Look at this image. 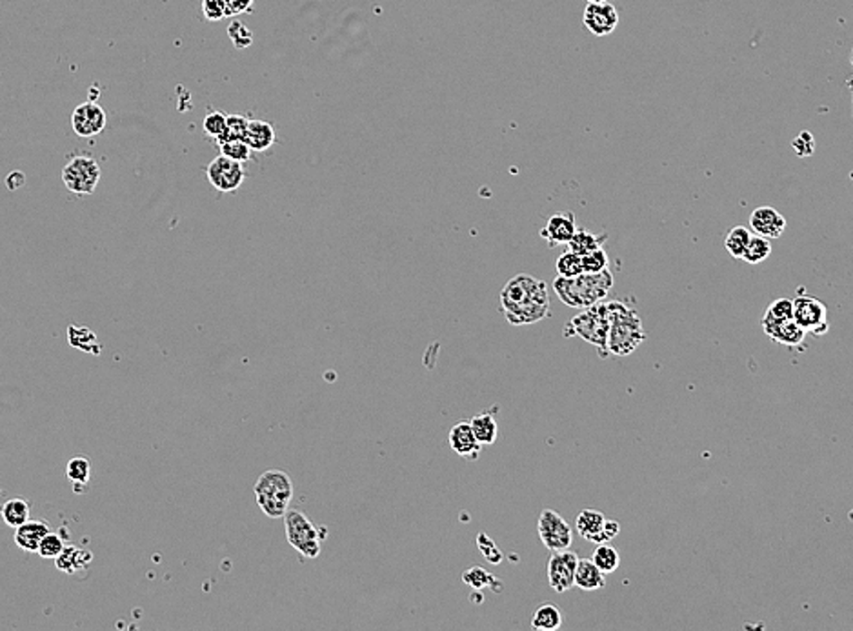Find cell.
<instances>
[{"label": "cell", "mask_w": 853, "mask_h": 631, "mask_svg": "<svg viewBox=\"0 0 853 631\" xmlns=\"http://www.w3.org/2000/svg\"><path fill=\"white\" fill-rule=\"evenodd\" d=\"M68 341L73 348H77L80 352H86V353H91V355H98L102 352V344L98 343L95 332L89 330L87 326L71 325L68 328Z\"/></svg>", "instance_id": "obj_24"}, {"label": "cell", "mask_w": 853, "mask_h": 631, "mask_svg": "<svg viewBox=\"0 0 853 631\" xmlns=\"http://www.w3.org/2000/svg\"><path fill=\"white\" fill-rule=\"evenodd\" d=\"M202 128L207 135L211 137H216L217 141H221L225 135H226V130H228V117L221 112H213L209 115L204 117L202 121Z\"/></svg>", "instance_id": "obj_35"}, {"label": "cell", "mask_w": 853, "mask_h": 631, "mask_svg": "<svg viewBox=\"0 0 853 631\" xmlns=\"http://www.w3.org/2000/svg\"><path fill=\"white\" fill-rule=\"evenodd\" d=\"M228 33H230V39H232V42L237 50H244L253 42V33L239 21H234L228 26Z\"/></svg>", "instance_id": "obj_40"}, {"label": "cell", "mask_w": 853, "mask_h": 631, "mask_svg": "<svg viewBox=\"0 0 853 631\" xmlns=\"http://www.w3.org/2000/svg\"><path fill=\"white\" fill-rule=\"evenodd\" d=\"M770 253H772L770 239L761 237V235H754L748 248H746V253H744L742 261H746L748 264H761L770 257Z\"/></svg>", "instance_id": "obj_33"}, {"label": "cell", "mask_w": 853, "mask_h": 631, "mask_svg": "<svg viewBox=\"0 0 853 631\" xmlns=\"http://www.w3.org/2000/svg\"><path fill=\"white\" fill-rule=\"evenodd\" d=\"M793 319L806 330V334L812 332L815 335H822L828 332V309L819 298L812 295H801L793 298Z\"/></svg>", "instance_id": "obj_10"}, {"label": "cell", "mask_w": 853, "mask_h": 631, "mask_svg": "<svg viewBox=\"0 0 853 631\" xmlns=\"http://www.w3.org/2000/svg\"><path fill=\"white\" fill-rule=\"evenodd\" d=\"M91 559H93L91 552L82 550L78 546H66L64 552L55 559V566L62 573L73 575L86 570L91 564Z\"/></svg>", "instance_id": "obj_19"}, {"label": "cell", "mask_w": 853, "mask_h": 631, "mask_svg": "<svg viewBox=\"0 0 853 631\" xmlns=\"http://www.w3.org/2000/svg\"><path fill=\"white\" fill-rule=\"evenodd\" d=\"M537 530H539V539L548 548L552 553L555 552H564L570 550L573 543V532L572 526L554 509H545L539 515L537 522Z\"/></svg>", "instance_id": "obj_8"}, {"label": "cell", "mask_w": 853, "mask_h": 631, "mask_svg": "<svg viewBox=\"0 0 853 631\" xmlns=\"http://www.w3.org/2000/svg\"><path fill=\"white\" fill-rule=\"evenodd\" d=\"M255 497L259 508L270 518H280L289 509L293 498V482L282 470H268L255 482Z\"/></svg>", "instance_id": "obj_5"}, {"label": "cell", "mask_w": 853, "mask_h": 631, "mask_svg": "<svg viewBox=\"0 0 853 631\" xmlns=\"http://www.w3.org/2000/svg\"><path fill=\"white\" fill-rule=\"evenodd\" d=\"M575 552H555L548 561V582L554 591L566 593L575 586V572L579 564Z\"/></svg>", "instance_id": "obj_11"}, {"label": "cell", "mask_w": 853, "mask_h": 631, "mask_svg": "<svg viewBox=\"0 0 853 631\" xmlns=\"http://www.w3.org/2000/svg\"><path fill=\"white\" fill-rule=\"evenodd\" d=\"M765 334L777 344H784V346H799L804 337H806V330L803 326L797 325L795 319H790V321H783V323H772V325H761Z\"/></svg>", "instance_id": "obj_18"}, {"label": "cell", "mask_w": 853, "mask_h": 631, "mask_svg": "<svg viewBox=\"0 0 853 631\" xmlns=\"http://www.w3.org/2000/svg\"><path fill=\"white\" fill-rule=\"evenodd\" d=\"M206 175L211 186L219 189L221 193H234L244 182L243 162L234 160L223 153L209 162Z\"/></svg>", "instance_id": "obj_9"}, {"label": "cell", "mask_w": 853, "mask_h": 631, "mask_svg": "<svg viewBox=\"0 0 853 631\" xmlns=\"http://www.w3.org/2000/svg\"><path fill=\"white\" fill-rule=\"evenodd\" d=\"M604 522H606V517L597 511V509H582L579 515H577V520H575V528H577V534L588 541V543H595V539L599 537V534L602 532L604 528Z\"/></svg>", "instance_id": "obj_22"}, {"label": "cell", "mask_w": 853, "mask_h": 631, "mask_svg": "<svg viewBox=\"0 0 853 631\" xmlns=\"http://www.w3.org/2000/svg\"><path fill=\"white\" fill-rule=\"evenodd\" d=\"M582 266H584V273H599V271H604V270L610 268V259H608L606 251L602 248H599L592 253L582 255Z\"/></svg>", "instance_id": "obj_38"}, {"label": "cell", "mask_w": 853, "mask_h": 631, "mask_svg": "<svg viewBox=\"0 0 853 631\" xmlns=\"http://www.w3.org/2000/svg\"><path fill=\"white\" fill-rule=\"evenodd\" d=\"M613 288V273L608 270L599 273H582L579 277H561L554 280V289L561 302L573 309H584L597 302H602L604 297Z\"/></svg>", "instance_id": "obj_3"}, {"label": "cell", "mask_w": 853, "mask_h": 631, "mask_svg": "<svg viewBox=\"0 0 853 631\" xmlns=\"http://www.w3.org/2000/svg\"><path fill=\"white\" fill-rule=\"evenodd\" d=\"M71 126L78 137H95L105 128V112L95 102L78 104L71 115Z\"/></svg>", "instance_id": "obj_13"}, {"label": "cell", "mask_w": 853, "mask_h": 631, "mask_svg": "<svg viewBox=\"0 0 853 631\" xmlns=\"http://www.w3.org/2000/svg\"><path fill=\"white\" fill-rule=\"evenodd\" d=\"M608 302H597L590 307H584L575 317H572L564 326V337H581L582 341L599 348L601 357H608Z\"/></svg>", "instance_id": "obj_4"}, {"label": "cell", "mask_w": 853, "mask_h": 631, "mask_svg": "<svg viewBox=\"0 0 853 631\" xmlns=\"http://www.w3.org/2000/svg\"><path fill=\"white\" fill-rule=\"evenodd\" d=\"M450 448L464 461H477L482 450V444L473 434V428L470 423H459L450 430Z\"/></svg>", "instance_id": "obj_15"}, {"label": "cell", "mask_w": 853, "mask_h": 631, "mask_svg": "<svg viewBox=\"0 0 853 631\" xmlns=\"http://www.w3.org/2000/svg\"><path fill=\"white\" fill-rule=\"evenodd\" d=\"M202 14L209 23L228 17L226 0H202Z\"/></svg>", "instance_id": "obj_42"}, {"label": "cell", "mask_w": 853, "mask_h": 631, "mask_svg": "<svg viewBox=\"0 0 853 631\" xmlns=\"http://www.w3.org/2000/svg\"><path fill=\"white\" fill-rule=\"evenodd\" d=\"M463 581L472 586L473 590H484V588H491L493 591H500L502 588V582L499 579H495L491 573H488L484 568L481 566H473L470 570H466L463 573Z\"/></svg>", "instance_id": "obj_30"}, {"label": "cell", "mask_w": 853, "mask_h": 631, "mask_svg": "<svg viewBox=\"0 0 853 631\" xmlns=\"http://www.w3.org/2000/svg\"><path fill=\"white\" fill-rule=\"evenodd\" d=\"M51 532L50 524L44 520H28L15 530V544L30 553H39L42 539Z\"/></svg>", "instance_id": "obj_17"}, {"label": "cell", "mask_w": 853, "mask_h": 631, "mask_svg": "<svg viewBox=\"0 0 853 631\" xmlns=\"http://www.w3.org/2000/svg\"><path fill=\"white\" fill-rule=\"evenodd\" d=\"M577 233V224H575V215L566 212V214H555L548 219V223L541 230V237L550 244V246H559V244H568L572 237Z\"/></svg>", "instance_id": "obj_16"}, {"label": "cell", "mask_w": 853, "mask_h": 631, "mask_svg": "<svg viewBox=\"0 0 853 631\" xmlns=\"http://www.w3.org/2000/svg\"><path fill=\"white\" fill-rule=\"evenodd\" d=\"M30 511H32V502L26 500V498L15 497V498H10L3 506V518L10 526V528L17 530L19 526H23L24 522L30 520Z\"/></svg>", "instance_id": "obj_26"}, {"label": "cell", "mask_w": 853, "mask_h": 631, "mask_svg": "<svg viewBox=\"0 0 853 631\" xmlns=\"http://www.w3.org/2000/svg\"><path fill=\"white\" fill-rule=\"evenodd\" d=\"M248 126H250V121L243 115H230L228 117V130H226V135L219 141L221 142H226V141H246V135H248Z\"/></svg>", "instance_id": "obj_36"}, {"label": "cell", "mask_w": 853, "mask_h": 631, "mask_svg": "<svg viewBox=\"0 0 853 631\" xmlns=\"http://www.w3.org/2000/svg\"><path fill=\"white\" fill-rule=\"evenodd\" d=\"M608 353L613 357H626L647 341V332L635 307L626 300L608 302Z\"/></svg>", "instance_id": "obj_2"}, {"label": "cell", "mask_w": 853, "mask_h": 631, "mask_svg": "<svg viewBox=\"0 0 853 631\" xmlns=\"http://www.w3.org/2000/svg\"><path fill=\"white\" fill-rule=\"evenodd\" d=\"M470 425L473 428V434L475 437L479 439V443L482 446H491L495 444L497 437H499V426H497V420H495V413L493 409H484L481 413H477L472 420H470Z\"/></svg>", "instance_id": "obj_21"}, {"label": "cell", "mask_w": 853, "mask_h": 631, "mask_svg": "<svg viewBox=\"0 0 853 631\" xmlns=\"http://www.w3.org/2000/svg\"><path fill=\"white\" fill-rule=\"evenodd\" d=\"M575 586L584 591L602 590L606 586V573H602L592 559H581L575 572Z\"/></svg>", "instance_id": "obj_20"}, {"label": "cell", "mask_w": 853, "mask_h": 631, "mask_svg": "<svg viewBox=\"0 0 853 631\" xmlns=\"http://www.w3.org/2000/svg\"><path fill=\"white\" fill-rule=\"evenodd\" d=\"M793 319V298H786V297H781L777 300H774L766 313H765V317L761 321V325H772V323H783V321H790Z\"/></svg>", "instance_id": "obj_31"}, {"label": "cell", "mask_w": 853, "mask_h": 631, "mask_svg": "<svg viewBox=\"0 0 853 631\" xmlns=\"http://www.w3.org/2000/svg\"><path fill=\"white\" fill-rule=\"evenodd\" d=\"M586 3H610V0H586Z\"/></svg>", "instance_id": "obj_46"}, {"label": "cell", "mask_w": 853, "mask_h": 631, "mask_svg": "<svg viewBox=\"0 0 853 631\" xmlns=\"http://www.w3.org/2000/svg\"><path fill=\"white\" fill-rule=\"evenodd\" d=\"M752 232L746 228V226H735L728 232L726 239H724V246L728 250V253L733 257V259H742L744 253H746V248H748L750 241H752Z\"/></svg>", "instance_id": "obj_27"}, {"label": "cell", "mask_w": 853, "mask_h": 631, "mask_svg": "<svg viewBox=\"0 0 853 631\" xmlns=\"http://www.w3.org/2000/svg\"><path fill=\"white\" fill-rule=\"evenodd\" d=\"M619 534H620V524H619L617 520L606 518L604 528H602V532L599 534V537L595 539L593 544H606V543H611Z\"/></svg>", "instance_id": "obj_44"}, {"label": "cell", "mask_w": 853, "mask_h": 631, "mask_svg": "<svg viewBox=\"0 0 853 631\" xmlns=\"http://www.w3.org/2000/svg\"><path fill=\"white\" fill-rule=\"evenodd\" d=\"M226 6H228V17H235V15L250 12L253 6V0H226Z\"/></svg>", "instance_id": "obj_45"}, {"label": "cell", "mask_w": 853, "mask_h": 631, "mask_svg": "<svg viewBox=\"0 0 853 631\" xmlns=\"http://www.w3.org/2000/svg\"><path fill=\"white\" fill-rule=\"evenodd\" d=\"M66 187L75 195H91L100 180V166L91 157H75L62 169Z\"/></svg>", "instance_id": "obj_7"}, {"label": "cell", "mask_w": 853, "mask_h": 631, "mask_svg": "<svg viewBox=\"0 0 853 631\" xmlns=\"http://www.w3.org/2000/svg\"><path fill=\"white\" fill-rule=\"evenodd\" d=\"M792 146H793V150L797 151L799 157H810V155H813V150H815L813 135L808 133V132H803L799 137H795Z\"/></svg>", "instance_id": "obj_43"}, {"label": "cell", "mask_w": 853, "mask_h": 631, "mask_svg": "<svg viewBox=\"0 0 853 631\" xmlns=\"http://www.w3.org/2000/svg\"><path fill=\"white\" fill-rule=\"evenodd\" d=\"M275 141H277V135L270 123L250 121L246 142L252 146L253 151H266L275 144Z\"/></svg>", "instance_id": "obj_23"}, {"label": "cell", "mask_w": 853, "mask_h": 631, "mask_svg": "<svg viewBox=\"0 0 853 631\" xmlns=\"http://www.w3.org/2000/svg\"><path fill=\"white\" fill-rule=\"evenodd\" d=\"M66 475L69 479V482L73 484V488L77 491H80L78 488L80 486H87L89 482V477H91V462L87 457L84 455H78V457H73L69 459L68 466H66Z\"/></svg>", "instance_id": "obj_29"}, {"label": "cell", "mask_w": 853, "mask_h": 631, "mask_svg": "<svg viewBox=\"0 0 853 631\" xmlns=\"http://www.w3.org/2000/svg\"><path fill=\"white\" fill-rule=\"evenodd\" d=\"M606 239H608L606 233L595 235V233L586 232V230H577V233H575V235L572 237V241L568 242V248L582 257V255H586V253H592V251L602 248V244L606 242Z\"/></svg>", "instance_id": "obj_28"}, {"label": "cell", "mask_w": 853, "mask_h": 631, "mask_svg": "<svg viewBox=\"0 0 853 631\" xmlns=\"http://www.w3.org/2000/svg\"><path fill=\"white\" fill-rule=\"evenodd\" d=\"M750 228L756 235L766 239H781L786 230V219L772 206H761L750 215Z\"/></svg>", "instance_id": "obj_14"}, {"label": "cell", "mask_w": 853, "mask_h": 631, "mask_svg": "<svg viewBox=\"0 0 853 631\" xmlns=\"http://www.w3.org/2000/svg\"><path fill=\"white\" fill-rule=\"evenodd\" d=\"M555 271L561 277H579L584 273L582 257L572 250L563 253L555 262Z\"/></svg>", "instance_id": "obj_34"}, {"label": "cell", "mask_w": 853, "mask_h": 631, "mask_svg": "<svg viewBox=\"0 0 853 631\" xmlns=\"http://www.w3.org/2000/svg\"><path fill=\"white\" fill-rule=\"evenodd\" d=\"M477 548L488 562H491V564H500L502 562V552L499 550V546L486 534L477 535Z\"/></svg>", "instance_id": "obj_41"}, {"label": "cell", "mask_w": 853, "mask_h": 631, "mask_svg": "<svg viewBox=\"0 0 853 631\" xmlns=\"http://www.w3.org/2000/svg\"><path fill=\"white\" fill-rule=\"evenodd\" d=\"M563 626V613L555 604H543L533 613L531 627L537 631H554Z\"/></svg>", "instance_id": "obj_25"}, {"label": "cell", "mask_w": 853, "mask_h": 631, "mask_svg": "<svg viewBox=\"0 0 853 631\" xmlns=\"http://www.w3.org/2000/svg\"><path fill=\"white\" fill-rule=\"evenodd\" d=\"M288 543L304 557L316 559L323 552L321 530L298 509H288L284 515Z\"/></svg>", "instance_id": "obj_6"}, {"label": "cell", "mask_w": 853, "mask_h": 631, "mask_svg": "<svg viewBox=\"0 0 853 631\" xmlns=\"http://www.w3.org/2000/svg\"><path fill=\"white\" fill-rule=\"evenodd\" d=\"M252 146L246 142V141H226V142H221V153L234 159V160H239V162H246L250 160L252 157Z\"/></svg>", "instance_id": "obj_37"}, {"label": "cell", "mask_w": 853, "mask_h": 631, "mask_svg": "<svg viewBox=\"0 0 853 631\" xmlns=\"http://www.w3.org/2000/svg\"><path fill=\"white\" fill-rule=\"evenodd\" d=\"M584 28L595 37H606L619 26V12L610 3H588L582 14Z\"/></svg>", "instance_id": "obj_12"}, {"label": "cell", "mask_w": 853, "mask_h": 631, "mask_svg": "<svg viewBox=\"0 0 853 631\" xmlns=\"http://www.w3.org/2000/svg\"><path fill=\"white\" fill-rule=\"evenodd\" d=\"M66 544H64V539L57 534H48L42 543H41V548H39V555L42 559H57L62 552H64Z\"/></svg>", "instance_id": "obj_39"}, {"label": "cell", "mask_w": 853, "mask_h": 631, "mask_svg": "<svg viewBox=\"0 0 853 631\" xmlns=\"http://www.w3.org/2000/svg\"><path fill=\"white\" fill-rule=\"evenodd\" d=\"M504 317L513 326H529L550 317L546 282L520 273L506 282L499 295Z\"/></svg>", "instance_id": "obj_1"}, {"label": "cell", "mask_w": 853, "mask_h": 631, "mask_svg": "<svg viewBox=\"0 0 853 631\" xmlns=\"http://www.w3.org/2000/svg\"><path fill=\"white\" fill-rule=\"evenodd\" d=\"M592 561L597 564V568L602 573L608 575V573H613L619 568L620 555L613 546H610V543H606V544H599L595 548V552L592 555Z\"/></svg>", "instance_id": "obj_32"}]
</instances>
